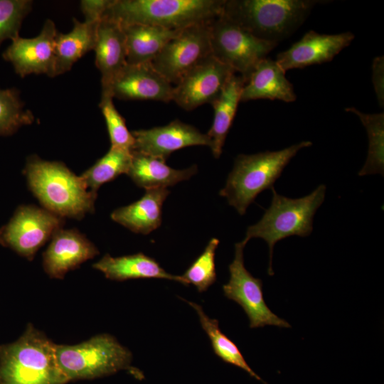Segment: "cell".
Segmentation results:
<instances>
[{
	"mask_svg": "<svg viewBox=\"0 0 384 384\" xmlns=\"http://www.w3.org/2000/svg\"><path fill=\"white\" fill-rule=\"evenodd\" d=\"M99 22H80L73 18V28L57 33L55 42L53 77L70 70L73 64L95 48Z\"/></svg>",
	"mask_w": 384,
	"mask_h": 384,
	"instance_id": "cell-25",
	"label": "cell"
},
{
	"mask_svg": "<svg viewBox=\"0 0 384 384\" xmlns=\"http://www.w3.org/2000/svg\"><path fill=\"white\" fill-rule=\"evenodd\" d=\"M113 97L107 93H101L99 107L105 118L111 146L119 147L132 151L134 139L125 123L124 119L116 109Z\"/></svg>",
	"mask_w": 384,
	"mask_h": 384,
	"instance_id": "cell-31",
	"label": "cell"
},
{
	"mask_svg": "<svg viewBox=\"0 0 384 384\" xmlns=\"http://www.w3.org/2000/svg\"><path fill=\"white\" fill-rule=\"evenodd\" d=\"M219 240L212 238L204 251L193 261L182 277L187 284H193L199 292L206 291L216 281L215 250Z\"/></svg>",
	"mask_w": 384,
	"mask_h": 384,
	"instance_id": "cell-30",
	"label": "cell"
},
{
	"mask_svg": "<svg viewBox=\"0 0 384 384\" xmlns=\"http://www.w3.org/2000/svg\"><path fill=\"white\" fill-rule=\"evenodd\" d=\"M132 155L127 174L137 186L146 190L174 186L189 179L198 171L196 165L185 169H175L160 159L137 151H132Z\"/></svg>",
	"mask_w": 384,
	"mask_h": 384,
	"instance_id": "cell-22",
	"label": "cell"
},
{
	"mask_svg": "<svg viewBox=\"0 0 384 384\" xmlns=\"http://www.w3.org/2000/svg\"><path fill=\"white\" fill-rule=\"evenodd\" d=\"M63 225V218L43 208L22 206L0 229V243L32 260Z\"/></svg>",
	"mask_w": 384,
	"mask_h": 384,
	"instance_id": "cell-9",
	"label": "cell"
},
{
	"mask_svg": "<svg viewBox=\"0 0 384 384\" xmlns=\"http://www.w3.org/2000/svg\"><path fill=\"white\" fill-rule=\"evenodd\" d=\"M186 302L196 310L201 325L210 340L214 353L223 361L240 368L252 377L261 380V378L248 366L237 345L221 331L218 321L208 316L200 305L194 302Z\"/></svg>",
	"mask_w": 384,
	"mask_h": 384,
	"instance_id": "cell-27",
	"label": "cell"
},
{
	"mask_svg": "<svg viewBox=\"0 0 384 384\" xmlns=\"http://www.w3.org/2000/svg\"><path fill=\"white\" fill-rule=\"evenodd\" d=\"M55 343L32 324L15 341L0 345V384H66Z\"/></svg>",
	"mask_w": 384,
	"mask_h": 384,
	"instance_id": "cell-2",
	"label": "cell"
},
{
	"mask_svg": "<svg viewBox=\"0 0 384 384\" xmlns=\"http://www.w3.org/2000/svg\"><path fill=\"white\" fill-rule=\"evenodd\" d=\"M57 33L54 22L46 19L37 36H18L11 40L2 57L11 63L15 73L21 78L30 74H46L53 78Z\"/></svg>",
	"mask_w": 384,
	"mask_h": 384,
	"instance_id": "cell-13",
	"label": "cell"
},
{
	"mask_svg": "<svg viewBox=\"0 0 384 384\" xmlns=\"http://www.w3.org/2000/svg\"><path fill=\"white\" fill-rule=\"evenodd\" d=\"M174 87L151 63L126 64L116 75L107 90L112 97L125 100H154L169 102Z\"/></svg>",
	"mask_w": 384,
	"mask_h": 384,
	"instance_id": "cell-15",
	"label": "cell"
},
{
	"mask_svg": "<svg viewBox=\"0 0 384 384\" xmlns=\"http://www.w3.org/2000/svg\"><path fill=\"white\" fill-rule=\"evenodd\" d=\"M210 23L181 29L152 60L154 68L171 84L176 85L188 72L211 55Z\"/></svg>",
	"mask_w": 384,
	"mask_h": 384,
	"instance_id": "cell-11",
	"label": "cell"
},
{
	"mask_svg": "<svg viewBox=\"0 0 384 384\" xmlns=\"http://www.w3.org/2000/svg\"><path fill=\"white\" fill-rule=\"evenodd\" d=\"M105 277L115 281L132 279H166L187 285L182 276L174 275L165 271L152 257L142 252L121 257L104 255L92 265Z\"/></svg>",
	"mask_w": 384,
	"mask_h": 384,
	"instance_id": "cell-20",
	"label": "cell"
},
{
	"mask_svg": "<svg viewBox=\"0 0 384 384\" xmlns=\"http://www.w3.org/2000/svg\"><path fill=\"white\" fill-rule=\"evenodd\" d=\"M28 186L43 208L64 218L82 219L94 212L97 193L63 163L37 156L27 159L24 169Z\"/></svg>",
	"mask_w": 384,
	"mask_h": 384,
	"instance_id": "cell-1",
	"label": "cell"
},
{
	"mask_svg": "<svg viewBox=\"0 0 384 384\" xmlns=\"http://www.w3.org/2000/svg\"><path fill=\"white\" fill-rule=\"evenodd\" d=\"M245 83L240 75L234 73L227 82L219 96L211 103L214 116L212 125L206 133L211 142L213 156L219 158L229 130L233 124L242 90Z\"/></svg>",
	"mask_w": 384,
	"mask_h": 384,
	"instance_id": "cell-23",
	"label": "cell"
},
{
	"mask_svg": "<svg viewBox=\"0 0 384 384\" xmlns=\"http://www.w3.org/2000/svg\"><path fill=\"white\" fill-rule=\"evenodd\" d=\"M211 55L245 81L277 43L265 41L220 16L209 23Z\"/></svg>",
	"mask_w": 384,
	"mask_h": 384,
	"instance_id": "cell-8",
	"label": "cell"
},
{
	"mask_svg": "<svg viewBox=\"0 0 384 384\" xmlns=\"http://www.w3.org/2000/svg\"><path fill=\"white\" fill-rule=\"evenodd\" d=\"M234 73L230 67L211 55L188 72L174 87L172 100L187 111L206 103L211 104Z\"/></svg>",
	"mask_w": 384,
	"mask_h": 384,
	"instance_id": "cell-12",
	"label": "cell"
},
{
	"mask_svg": "<svg viewBox=\"0 0 384 384\" xmlns=\"http://www.w3.org/2000/svg\"><path fill=\"white\" fill-rule=\"evenodd\" d=\"M58 364L68 381L93 379L130 370L131 351L112 335L101 334L75 345L54 346Z\"/></svg>",
	"mask_w": 384,
	"mask_h": 384,
	"instance_id": "cell-7",
	"label": "cell"
},
{
	"mask_svg": "<svg viewBox=\"0 0 384 384\" xmlns=\"http://www.w3.org/2000/svg\"><path fill=\"white\" fill-rule=\"evenodd\" d=\"M99 254L96 246L77 230H58L43 254V267L51 278L63 279L70 270Z\"/></svg>",
	"mask_w": 384,
	"mask_h": 384,
	"instance_id": "cell-17",
	"label": "cell"
},
{
	"mask_svg": "<svg viewBox=\"0 0 384 384\" xmlns=\"http://www.w3.org/2000/svg\"><path fill=\"white\" fill-rule=\"evenodd\" d=\"M372 80L379 105H384V58L378 56L372 65Z\"/></svg>",
	"mask_w": 384,
	"mask_h": 384,
	"instance_id": "cell-34",
	"label": "cell"
},
{
	"mask_svg": "<svg viewBox=\"0 0 384 384\" xmlns=\"http://www.w3.org/2000/svg\"><path fill=\"white\" fill-rule=\"evenodd\" d=\"M132 134L134 139L132 151L164 161L173 152L185 147L211 146L206 134L178 119L162 127L134 130Z\"/></svg>",
	"mask_w": 384,
	"mask_h": 384,
	"instance_id": "cell-14",
	"label": "cell"
},
{
	"mask_svg": "<svg viewBox=\"0 0 384 384\" xmlns=\"http://www.w3.org/2000/svg\"><path fill=\"white\" fill-rule=\"evenodd\" d=\"M169 193L167 188L146 189L139 200L115 209L111 218L134 233L149 234L161 225L162 206Z\"/></svg>",
	"mask_w": 384,
	"mask_h": 384,
	"instance_id": "cell-21",
	"label": "cell"
},
{
	"mask_svg": "<svg viewBox=\"0 0 384 384\" xmlns=\"http://www.w3.org/2000/svg\"><path fill=\"white\" fill-rule=\"evenodd\" d=\"M93 50L96 66L101 73L102 92H105L127 64L126 39L122 26L113 19L103 17L97 26Z\"/></svg>",
	"mask_w": 384,
	"mask_h": 384,
	"instance_id": "cell-18",
	"label": "cell"
},
{
	"mask_svg": "<svg viewBox=\"0 0 384 384\" xmlns=\"http://www.w3.org/2000/svg\"><path fill=\"white\" fill-rule=\"evenodd\" d=\"M353 38L354 35L350 31L329 35L309 31L287 50L279 53L275 61L285 72L329 62Z\"/></svg>",
	"mask_w": 384,
	"mask_h": 384,
	"instance_id": "cell-16",
	"label": "cell"
},
{
	"mask_svg": "<svg viewBox=\"0 0 384 384\" xmlns=\"http://www.w3.org/2000/svg\"><path fill=\"white\" fill-rule=\"evenodd\" d=\"M346 111L356 114L366 127L368 137V150L366 163L359 176L384 174V114H366L355 107Z\"/></svg>",
	"mask_w": 384,
	"mask_h": 384,
	"instance_id": "cell-28",
	"label": "cell"
},
{
	"mask_svg": "<svg viewBox=\"0 0 384 384\" xmlns=\"http://www.w3.org/2000/svg\"><path fill=\"white\" fill-rule=\"evenodd\" d=\"M132 151L116 146L109 151L86 170L80 177L87 188L97 193L104 183L113 181L123 174H127L132 161Z\"/></svg>",
	"mask_w": 384,
	"mask_h": 384,
	"instance_id": "cell-26",
	"label": "cell"
},
{
	"mask_svg": "<svg viewBox=\"0 0 384 384\" xmlns=\"http://www.w3.org/2000/svg\"><path fill=\"white\" fill-rule=\"evenodd\" d=\"M245 241L235 245V257L229 265L230 279L223 286L224 295L238 303L246 313L250 328L275 326L290 328L285 320L274 314L266 304L262 292V282L254 277L244 265Z\"/></svg>",
	"mask_w": 384,
	"mask_h": 384,
	"instance_id": "cell-10",
	"label": "cell"
},
{
	"mask_svg": "<svg viewBox=\"0 0 384 384\" xmlns=\"http://www.w3.org/2000/svg\"><path fill=\"white\" fill-rule=\"evenodd\" d=\"M114 0H82L80 9L85 16V21L100 22L106 11L113 4Z\"/></svg>",
	"mask_w": 384,
	"mask_h": 384,
	"instance_id": "cell-33",
	"label": "cell"
},
{
	"mask_svg": "<svg viewBox=\"0 0 384 384\" xmlns=\"http://www.w3.org/2000/svg\"><path fill=\"white\" fill-rule=\"evenodd\" d=\"M268 99L294 102L297 96L285 71L275 60L264 58L258 63L246 80L240 101Z\"/></svg>",
	"mask_w": 384,
	"mask_h": 384,
	"instance_id": "cell-19",
	"label": "cell"
},
{
	"mask_svg": "<svg viewBox=\"0 0 384 384\" xmlns=\"http://www.w3.org/2000/svg\"><path fill=\"white\" fill-rule=\"evenodd\" d=\"M33 113L25 109L18 90L0 88V136L14 134L18 129L33 123Z\"/></svg>",
	"mask_w": 384,
	"mask_h": 384,
	"instance_id": "cell-29",
	"label": "cell"
},
{
	"mask_svg": "<svg viewBox=\"0 0 384 384\" xmlns=\"http://www.w3.org/2000/svg\"><path fill=\"white\" fill-rule=\"evenodd\" d=\"M224 3L225 0H114L104 17L122 25L181 30L211 22L221 15Z\"/></svg>",
	"mask_w": 384,
	"mask_h": 384,
	"instance_id": "cell-3",
	"label": "cell"
},
{
	"mask_svg": "<svg viewBox=\"0 0 384 384\" xmlns=\"http://www.w3.org/2000/svg\"><path fill=\"white\" fill-rule=\"evenodd\" d=\"M122 26L126 39L127 63L132 65L151 63L181 31L139 23Z\"/></svg>",
	"mask_w": 384,
	"mask_h": 384,
	"instance_id": "cell-24",
	"label": "cell"
},
{
	"mask_svg": "<svg viewBox=\"0 0 384 384\" xmlns=\"http://www.w3.org/2000/svg\"><path fill=\"white\" fill-rule=\"evenodd\" d=\"M272 198L270 206L262 218L255 225L247 228L246 243L251 238H262L269 246V275H273L272 267L273 249L279 240L292 235L309 236L313 231L314 216L325 199L326 186L320 185L310 194L290 198L277 193L271 188Z\"/></svg>",
	"mask_w": 384,
	"mask_h": 384,
	"instance_id": "cell-6",
	"label": "cell"
},
{
	"mask_svg": "<svg viewBox=\"0 0 384 384\" xmlns=\"http://www.w3.org/2000/svg\"><path fill=\"white\" fill-rule=\"evenodd\" d=\"M317 2L313 0H225L221 16L260 39L278 43L303 23Z\"/></svg>",
	"mask_w": 384,
	"mask_h": 384,
	"instance_id": "cell-4",
	"label": "cell"
},
{
	"mask_svg": "<svg viewBox=\"0 0 384 384\" xmlns=\"http://www.w3.org/2000/svg\"><path fill=\"white\" fill-rule=\"evenodd\" d=\"M32 5L30 0H0V46L7 39L19 36L22 22Z\"/></svg>",
	"mask_w": 384,
	"mask_h": 384,
	"instance_id": "cell-32",
	"label": "cell"
},
{
	"mask_svg": "<svg viewBox=\"0 0 384 384\" xmlns=\"http://www.w3.org/2000/svg\"><path fill=\"white\" fill-rule=\"evenodd\" d=\"M311 145L310 141H303L279 151L238 155L220 196L225 197L240 215L245 214L260 193L274 187L276 180L297 152Z\"/></svg>",
	"mask_w": 384,
	"mask_h": 384,
	"instance_id": "cell-5",
	"label": "cell"
}]
</instances>
